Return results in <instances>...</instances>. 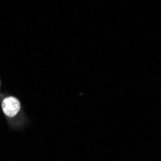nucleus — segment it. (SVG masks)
<instances>
[{"label":"nucleus","mask_w":161,"mask_h":161,"mask_svg":"<svg viewBox=\"0 0 161 161\" xmlns=\"http://www.w3.org/2000/svg\"><path fill=\"white\" fill-rule=\"evenodd\" d=\"M2 109L6 116L14 117L19 113L20 109V103L16 97H7L2 102Z\"/></svg>","instance_id":"f257e3e1"}]
</instances>
